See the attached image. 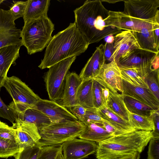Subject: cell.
I'll list each match as a JSON object with an SVG mask.
<instances>
[{"label": "cell", "mask_w": 159, "mask_h": 159, "mask_svg": "<svg viewBox=\"0 0 159 159\" xmlns=\"http://www.w3.org/2000/svg\"><path fill=\"white\" fill-rule=\"evenodd\" d=\"M74 11V23L89 45L122 31L108 24L109 11L100 0H87Z\"/></svg>", "instance_id": "1"}, {"label": "cell", "mask_w": 159, "mask_h": 159, "mask_svg": "<svg viewBox=\"0 0 159 159\" xmlns=\"http://www.w3.org/2000/svg\"><path fill=\"white\" fill-rule=\"evenodd\" d=\"M89 45L75 23H70L66 28L52 37L38 67L41 69L48 68L66 58L80 55Z\"/></svg>", "instance_id": "2"}, {"label": "cell", "mask_w": 159, "mask_h": 159, "mask_svg": "<svg viewBox=\"0 0 159 159\" xmlns=\"http://www.w3.org/2000/svg\"><path fill=\"white\" fill-rule=\"evenodd\" d=\"M153 138L152 131L135 130L113 136L98 143L97 159H115L135 153L140 154Z\"/></svg>", "instance_id": "3"}, {"label": "cell", "mask_w": 159, "mask_h": 159, "mask_svg": "<svg viewBox=\"0 0 159 159\" xmlns=\"http://www.w3.org/2000/svg\"><path fill=\"white\" fill-rule=\"evenodd\" d=\"M54 25L48 16L24 22L21 30L22 46L31 55L42 51L52 38Z\"/></svg>", "instance_id": "4"}, {"label": "cell", "mask_w": 159, "mask_h": 159, "mask_svg": "<svg viewBox=\"0 0 159 159\" xmlns=\"http://www.w3.org/2000/svg\"><path fill=\"white\" fill-rule=\"evenodd\" d=\"M84 128L78 120L51 123L39 130L41 138L37 143L41 147L60 145L78 137Z\"/></svg>", "instance_id": "5"}, {"label": "cell", "mask_w": 159, "mask_h": 159, "mask_svg": "<svg viewBox=\"0 0 159 159\" xmlns=\"http://www.w3.org/2000/svg\"><path fill=\"white\" fill-rule=\"evenodd\" d=\"M76 57L66 58L48 68L44 80L50 100L56 101L62 98L66 75Z\"/></svg>", "instance_id": "6"}, {"label": "cell", "mask_w": 159, "mask_h": 159, "mask_svg": "<svg viewBox=\"0 0 159 159\" xmlns=\"http://www.w3.org/2000/svg\"><path fill=\"white\" fill-rule=\"evenodd\" d=\"M122 11L131 17L159 24V0H124Z\"/></svg>", "instance_id": "7"}, {"label": "cell", "mask_w": 159, "mask_h": 159, "mask_svg": "<svg viewBox=\"0 0 159 159\" xmlns=\"http://www.w3.org/2000/svg\"><path fill=\"white\" fill-rule=\"evenodd\" d=\"M3 86L10 94L14 102L32 106L35 105L41 99L25 83L14 76L7 77Z\"/></svg>", "instance_id": "8"}, {"label": "cell", "mask_w": 159, "mask_h": 159, "mask_svg": "<svg viewBox=\"0 0 159 159\" xmlns=\"http://www.w3.org/2000/svg\"><path fill=\"white\" fill-rule=\"evenodd\" d=\"M8 106L14 112L15 121L34 124L39 130L52 123L48 117L34 106H31L12 101Z\"/></svg>", "instance_id": "9"}, {"label": "cell", "mask_w": 159, "mask_h": 159, "mask_svg": "<svg viewBox=\"0 0 159 159\" xmlns=\"http://www.w3.org/2000/svg\"><path fill=\"white\" fill-rule=\"evenodd\" d=\"M10 11L0 9V48L11 45L22 46L21 30L16 26Z\"/></svg>", "instance_id": "10"}, {"label": "cell", "mask_w": 159, "mask_h": 159, "mask_svg": "<svg viewBox=\"0 0 159 159\" xmlns=\"http://www.w3.org/2000/svg\"><path fill=\"white\" fill-rule=\"evenodd\" d=\"M101 86L115 93L123 92L119 67L115 59L103 65L99 74L93 79Z\"/></svg>", "instance_id": "11"}, {"label": "cell", "mask_w": 159, "mask_h": 159, "mask_svg": "<svg viewBox=\"0 0 159 159\" xmlns=\"http://www.w3.org/2000/svg\"><path fill=\"white\" fill-rule=\"evenodd\" d=\"M64 159H84L96 152L97 145L88 140L74 138L61 144Z\"/></svg>", "instance_id": "12"}, {"label": "cell", "mask_w": 159, "mask_h": 159, "mask_svg": "<svg viewBox=\"0 0 159 159\" xmlns=\"http://www.w3.org/2000/svg\"><path fill=\"white\" fill-rule=\"evenodd\" d=\"M114 52L111 57L117 63L119 60L126 57L134 50L141 49L131 31H122L116 35L113 44Z\"/></svg>", "instance_id": "13"}, {"label": "cell", "mask_w": 159, "mask_h": 159, "mask_svg": "<svg viewBox=\"0 0 159 159\" xmlns=\"http://www.w3.org/2000/svg\"><path fill=\"white\" fill-rule=\"evenodd\" d=\"M34 106L46 115L52 123L78 120L65 107L55 101L41 98Z\"/></svg>", "instance_id": "14"}, {"label": "cell", "mask_w": 159, "mask_h": 159, "mask_svg": "<svg viewBox=\"0 0 159 159\" xmlns=\"http://www.w3.org/2000/svg\"><path fill=\"white\" fill-rule=\"evenodd\" d=\"M15 122L12 126L16 130L20 150L27 147L34 146L38 143L41 137L38 128L34 124Z\"/></svg>", "instance_id": "15"}, {"label": "cell", "mask_w": 159, "mask_h": 159, "mask_svg": "<svg viewBox=\"0 0 159 159\" xmlns=\"http://www.w3.org/2000/svg\"><path fill=\"white\" fill-rule=\"evenodd\" d=\"M157 24H159L143 21L136 29L131 32L141 49L159 53V48L157 46L153 32L154 26Z\"/></svg>", "instance_id": "16"}, {"label": "cell", "mask_w": 159, "mask_h": 159, "mask_svg": "<svg viewBox=\"0 0 159 159\" xmlns=\"http://www.w3.org/2000/svg\"><path fill=\"white\" fill-rule=\"evenodd\" d=\"M158 53L142 49H135L128 56L120 59L117 63L118 66L127 67H136L152 66Z\"/></svg>", "instance_id": "17"}, {"label": "cell", "mask_w": 159, "mask_h": 159, "mask_svg": "<svg viewBox=\"0 0 159 159\" xmlns=\"http://www.w3.org/2000/svg\"><path fill=\"white\" fill-rule=\"evenodd\" d=\"M122 80L123 95L130 97L155 110H159V100L148 88L134 86Z\"/></svg>", "instance_id": "18"}, {"label": "cell", "mask_w": 159, "mask_h": 159, "mask_svg": "<svg viewBox=\"0 0 159 159\" xmlns=\"http://www.w3.org/2000/svg\"><path fill=\"white\" fill-rule=\"evenodd\" d=\"M103 44H101L96 49L82 70L80 75L82 81L93 79L100 72L105 63Z\"/></svg>", "instance_id": "19"}, {"label": "cell", "mask_w": 159, "mask_h": 159, "mask_svg": "<svg viewBox=\"0 0 159 159\" xmlns=\"http://www.w3.org/2000/svg\"><path fill=\"white\" fill-rule=\"evenodd\" d=\"M81 80L77 73L68 72L66 78L62 98L60 105L70 108L78 104L76 95Z\"/></svg>", "instance_id": "20"}, {"label": "cell", "mask_w": 159, "mask_h": 159, "mask_svg": "<svg viewBox=\"0 0 159 159\" xmlns=\"http://www.w3.org/2000/svg\"><path fill=\"white\" fill-rule=\"evenodd\" d=\"M21 45H11L0 48V87L3 86L11 65L20 57Z\"/></svg>", "instance_id": "21"}, {"label": "cell", "mask_w": 159, "mask_h": 159, "mask_svg": "<svg viewBox=\"0 0 159 159\" xmlns=\"http://www.w3.org/2000/svg\"><path fill=\"white\" fill-rule=\"evenodd\" d=\"M118 66L122 80L133 85L148 88L145 79L149 72L155 70L152 66L136 67Z\"/></svg>", "instance_id": "22"}, {"label": "cell", "mask_w": 159, "mask_h": 159, "mask_svg": "<svg viewBox=\"0 0 159 159\" xmlns=\"http://www.w3.org/2000/svg\"><path fill=\"white\" fill-rule=\"evenodd\" d=\"M101 117L107 123L123 133L136 130L130 122L120 117L107 106L97 108Z\"/></svg>", "instance_id": "23"}, {"label": "cell", "mask_w": 159, "mask_h": 159, "mask_svg": "<svg viewBox=\"0 0 159 159\" xmlns=\"http://www.w3.org/2000/svg\"><path fill=\"white\" fill-rule=\"evenodd\" d=\"M109 24L118 30H129L132 32L138 26L142 20L131 17L122 11H109L107 18Z\"/></svg>", "instance_id": "24"}, {"label": "cell", "mask_w": 159, "mask_h": 159, "mask_svg": "<svg viewBox=\"0 0 159 159\" xmlns=\"http://www.w3.org/2000/svg\"><path fill=\"white\" fill-rule=\"evenodd\" d=\"M83 123L84 128L78 137L80 139L98 143L114 136L105 129L102 124Z\"/></svg>", "instance_id": "25"}, {"label": "cell", "mask_w": 159, "mask_h": 159, "mask_svg": "<svg viewBox=\"0 0 159 159\" xmlns=\"http://www.w3.org/2000/svg\"><path fill=\"white\" fill-rule=\"evenodd\" d=\"M50 0H28L23 17L24 22L43 17L48 16Z\"/></svg>", "instance_id": "26"}, {"label": "cell", "mask_w": 159, "mask_h": 159, "mask_svg": "<svg viewBox=\"0 0 159 159\" xmlns=\"http://www.w3.org/2000/svg\"><path fill=\"white\" fill-rule=\"evenodd\" d=\"M93 79L82 82L77 90L76 98L78 104L85 108H95L93 92Z\"/></svg>", "instance_id": "27"}, {"label": "cell", "mask_w": 159, "mask_h": 159, "mask_svg": "<svg viewBox=\"0 0 159 159\" xmlns=\"http://www.w3.org/2000/svg\"><path fill=\"white\" fill-rule=\"evenodd\" d=\"M106 106L113 112L124 120L129 121V112L124 100L122 93H113L110 90Z\"/></svg>", "instance_id": "28"}, {"label": "cell", "mask_w": 159, "mask_h": 159, "mask_svg": "<svg viewBox=\"0 0 159 159\" xmlns=\"http://www.w3.org/2000/svg\"><path fill=\"white\" fill-rule=\"evenodd\" d=\"M124 100L129 112L138 115L150 116L159 112L150 106L130 97L124 95Z\"/></svg>", "instance_id": "29"}, {"label": "cell", "mask_w": 159, "mask_h": 159, "mask_svg": "<svg viewBox=\"0 0 159 159\" xmlns=\"http://www.w3.org/2000/svg\"><path fill=\"white\" fill-rule=\"evenodd\" d=\"M154 114L152 116H145L129 112V121L136 130L153 131L155 129Z\"/></svg>", "instance_id": "30"}, {"label": "cell", "mask_w": 159, "mask_h": 159, "mask_svg": "<svg viewBox=\"0 0 159 159\" xmlns=\"http://www.w3.org/2000/svg\"><path fill=\"white\" fill-rule=\"evenodd\" d=\"M20 150L18 144L10 142L0 138V158L14 157Z\"/></svg>", "instance_id": "31"}, {"label": "cell", "mask_w": 159, "mask_h": 159, "mask_svg": "<svg viewBox=\"0 0 159 159\" xmlns=\"http://www.w3.org/2000/svg\"><path fill=\"white\" fill-rule=\"evenodd\" d=\"M159 69L153 70L146 76L145 82L148 89L159 100Z\"/></svg>", "instance_id": "32"}, {"label": "cell", "mask_w": 159, "mask_h": 159, "mask_svg": "<svg viewBox=\"0 0 159 159\" xmlns=\"http://www.w3.org/2000/svg\"><path fill=\"white\" fill-rule=\"evenodd\" d=\"M41 148L37 143L34 146L25 148L16 154L15 159H37Z\"/></svg>", "instance_id": "33"}, {"label": "cell", "mask_w": 159, "mask_h": 159, "mask_svg": "<svg viewBox=\"0 0 159 159\" xmlns=\"http://www.w3.org/2000/svg\"><path fill=\"white\" fill-rule=\"evenodd\" d=\"M0 138L10 142L18 144L16 129L13 126H9L6 123L1 121Z\"/></svg>", "instance_id": "34"}, {"label": "cell", "mask_w": 159, "mask_h": 159, "mask_svg": "<svg viewBox=\"0 0 159 159\" xmlns=\"http://www.w3.org/2000/svg\"><path fill=\"white\" fill-rule=\"evenodd\" d=\"M61 149V144L41 147L37 159H56Z\"/></svg>", "instance_id": "35"}, {"label": "cell", "mask_w": 159, "mask_h": 159, "mask_svg": "<svg viewBox=\"0 0 159 159\" xmlns=\"http://www.w3.org/2000/svg\"><path fill=\"white\" fill-rule=\"evenodd\" d=\"M13 4L10 7L9 10L15 20L23 17L27 4L28 0L25 1H13Z\"/></svg>", "instance_id": "36"}, {"label": "cell", "mask_w": 159, "mask_h": 159, "mask_svg": "<svg viewBox=\"0 0 159 159\" xmlns=\"http://www.w3.org/2000/svg\"><path fill=\"white\" fill-rule=\"evenodd\" d=\"M105 121L99 115L95 108L86 109L83 123L88 122L101 124Z\"/></svg>", "instance_id": "37"}, {"label": "cell", "mask_w": 159, "mask_h": 159, "mask_svg": "<svg viewBox=\"0 0 159 159\" xmlns=\"http://www.w3.org/2000/svg\"><path fill=\"white\" fill-rule=\"evenodd\" d=\"M102 87L96 81L93 79V96L94 107L96 108L105 106L102 96Z\"/></svg>", "instance_id": "38"}, {"label": "cell", "mask_w": 159, "mask_h": 159, "mask_svg": "<svg viewBox=\"0 0 159 159\" xmlns=\"http://www.w3.org/2000/svg\"><path fill=\"white\" fill-rule=\"evenodd\" d=\"M148 159H159V137L152 138L149 141Z\"/></svg>", "instance_id": "39"}, {"label": "cell", "mask_w": 159, "mask_h": 159, "mask_svg": "<svg viewBox=\"0 0 159 159\" xmlns=\"http://www.w3.org/2000/svg\"><path fill=\"white\" fill-rule=\"evenodd\" d=\"M1 87H0V92ZM0 117L6 119L13 124L15 121L14 112L8 106L3 102L0 97Z\"/></svg>", "instance_id": "40"}, {"label": "cell", "mask_w": 159, "mask_h": 159, "mask_svg": "<svg viewBox=\"0 0 159 159\" xmlns=\"http://www.w3.org/2000/svg\"><path fill=\"white\" fill-rule=\"evenodd\" d=\"M69 108L71 113L78 119V120L82 122L84 119L86 109L79 104Z\"/></svg>", "instance_id": "41"}, {"label": "cell", "mask_w": 159, "mask_h": 159, "mask_svg": "<svg viewBox=\"0 0 159 159\" xmlns=\"http://www.w3.org/2000/svg\"><path fill=\"white\" fill-rule=\"evenodd\" d=\"M114 43H106L103 44L104 53L106 61L109 62L112 61V56L114 52Z\"/></svg>", "instance_id": "42"}, {"label": "cell", "mask_w": 159, "mask_h": 159, "mask_svg": "<svg viewBox=\"0 0 159 159\" xmlns=\"http://www.w3.org/2000/svg\"><path fill=\"white\" fill-rule=\"evenodd\" d=\"M101 124L105 129L113 136L124 134L105 121L102 122Z\"/></svg>", "instance_id": "43"}, {"label": "cell", "mask_w": 159, "mask_h": 159, "mask_svg": "<svg viewBox=\"0 0 159 159\" xmlns=\"http://www.w3.org/2000/svg\"><path fill=\"white\" fill-rule=\"evenodd\" d=\"M102 92L103 101L105 105L106 106L109 95V90L102 87Z\"/></svg>", "instance_id": "44"}, {"label": "cell", "mask_w": 159, "mask_h": 159, "mask_svg": "<svg viewBox=\"0 0 159 159\" xmlns=\"http://www.w3.org/2000/svg\"><path fill=\"white\" fill-rule=\"evenodd\" d=\"M153 32L157 46L159 48V24H156L155 25Z\"/></svg>", "instance_id": "45"}, {"label": "cell", "mask_w": 159, "mask_h": 159, "mask_svg": "<svg viewBox=\"0 0 159 159\" xmlns=\"http://www.w3.org/2000/svg\"><path fill=\"white\" fill-rule=\"evenodd\" d=\"M139 153H135L134 154L128 155L115 159H139Z\"/></svg>", "instance_id": "46"}, {"label": "cell", "mask_w": 159, "mask_h": 159, "mask_svg": "<svg viewBox=\"0 0 159 159\" xmlns=\"http://www.w3.org/2000/svg\"><path fill=\"white\" fill-rule=\"evenodd\" d=\"M105 38L106 43H111L114 42L115 37L113 36V35H109Z\"/></svg>", "instance_id": "47"}, {"label": "cell", "mask_w": 159, "mask_h": 159, "mask_svg": "<svg viewBox=\"0 0 159 159\" xmlns=\"http://www.w3.org/2000/svg\"><path fill=\"white\" fill-rule=\"evenodd\" d=\"M101 2H107L110 3H115L117 2H120V1H124V0H101Z\"/></svg>", "instance_id": "48"}, {"label": "cell", "mask_w": 159, "mask_h": 159, "mask_svg": "<svg viewBox=\"0 0 159 159\" xmlns=\"http://www.w3.org/2000/svg\"><path fill=\"white\" fill-rule=\"evenodd\" d=\"M56 159H64L62 149L59 152Z\"/></svg>", "instance_id": "49"}, {"label": "cell", "mask_w": 159, "mask_h": 159, "mask_svg": "<svg viewBox=\"0 0 159 159\" xmlns=\"http://www.w3.org/2000/svg\"><path fill=\"white\" fill-rule=\"evenodd\" d=\"M4 0H0V5L4 1Z\"/></svg>", "instance_id": "50"}]
</instances>
